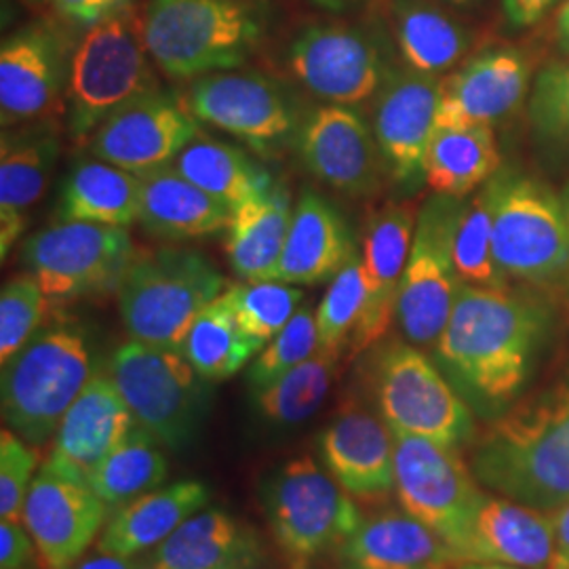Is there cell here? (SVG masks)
<instances>
[{
    "instance_id": "obj_13",
    "label": "cell",
    "mask_w": 569,
    "mask_h": 569,
    "mask_svg": "<svg viewBox=\"0 0 569 569\" xmlns=\"http://www.w3.org/2000/svg\"><path fill=\"white\" fill-rule=\"evenodd\" d=\"M136 258L131 237L119 226L58 222L21 244L20 260L49 300H74L119 289Z\"/></svg>"
},
{
    "instance_id": "obj_45",
    "label": "cell",
    "mask_w": 569,
    "mask_h": 569,
    "mask_svg": "<svg viewBox=\"0 0 569 569\" xmlns=\"http://www.w3.org/2000/svg\"><path fill=\"white\" fill-rule=\"evenodd\" d=\"M47 296L32 274H21L0 293V366L9 363L41 329Z\"/></svg>"
},
{
    "instance_id": "obj_60",
    "label": "cell",
    "mask_w": 569,
    "mask_h": 569,
    "mask_svg": "<svg viewBox=\"0 0 569 569\" xmlns=\"http://www.w3.org/2000/svg\"><path fill=\"white\" fill-rule=\"evenodd\" d=\"M21 569H34V568H21Z\"/></svg>"
},
{
    "instance_id": "obj_3",
    "label": "cell",
    "mask_w": 569,
    "mask_h": 569,
    "mask_svg": "<svg viewBox=\"0 0 569 569\" xmlns=\"http://www.w3.org/2000/svg\"><path fill=\"white\" fill-rule=\"evenodd\" d=\"M264 28V11L249 0H150L142 34L167 77L199 79L241 68Z\"/></svg>"
},
{
    "instance_id": "obj_47",
    "label": "cell",
    "mask_w": 569,
    "mask_h": 569,
    "mask_svg": "<svg viewBox=\"0 0 569 569\" xmlns=\"http://www.w3.org/2000/svg\"><path fill=\"white\" fill-rule=\"evenodd\" d=\"M37 555L39 549L21 521H0V569L32 568Z\"/></svg>"
},
{
    "instance_id": "obj_53",
    "label": "cell",
    "mask_w": 569,
    "mask_h": 569,
    "mask_svg": "<svg viewBox=\"0 0 569 569\" xmlns=\"http://www.w3.org/2000/svg\"><path fill=\"white\" fill-rule=\"evenodd\" d=\"M310 2H315L317 7L326 9L329 13H346V11L366 7L367 2H371V0H310Z\"/></svg>"
},
{
    "instance_id": "obj_28",
    "label": "cell",
    "mask_w": 569,
    "mask_h": 569,
    "mask_svg": "<svg viewBox=\"0 0 569 569\" xmlns=\"http://www.w3.org/2000/svg\"><path fill=\"white\" fill-rule=\"evenodd\" d=\"M363 569H456L465 561L448 542L407 510H378L338 550Z\"/></svg>"
},
{
    "instance_id": "obj_42",
    "label": "cell",
    "mask_w": 569,
    "mask_h": 569,
    "mask_svg": "<svg viewBox=\"0 0 569 569\" xmlns=\"http://www.w3.org/2000/svg\"><path fill=\"white\" fill-rule=\"evenodd\" d=\"M366 302V268L363 258L357 251L331 279L326 298L317 308L319 350H326L336 357L342 355L345 346H350L352 336L361 323Z\"/></svg>"
},
{
    "instance_id": "obj_9",
    "label": "cell",
    "mask_w": 569,
    "mask_h": 569,
    "mask_svg": "<svg viewBox=\"0 0 569 569\" xmlns=\"http://www.w3.org/2000/svg\"><path fill=\"white\" fill-rule=\"evenodd\" d=\"M378 413L392 432L462 448L475 437L472 409L443 369L409 342L385 346L371 373Z\"/></svg>"
},
{
    "instance_id": "obj_17",
    "label": "cell",
    "mask_w": 569,
    "mask_h": 569,
    "mask_svg": "<svg viewBox=\"0 0 569 569\" xmlns=\"http://www.w3.org/2000/svg\"><path fill=\"white\" fill-rule=\"evenodd\" d=\"M199 136V121L183 102L152 91L108 117L91 138V152L96 159L143 176L173 163Z\"/></svg>"
},
{
    "instance_id": "obj_55",
    "label": "cell",
    "mask_w": 569,
    "mask_h": 569,
    "mask_svg": "<svg viewBox=\"0 0 569 569\" xmlns=\"http://www.w3.org/2000/svg\"><path fill=\"white\" fill-rule=\"evenodd\" d=\"M308 569H363V568H359V566H355V563H348V561H345V563H342V566H329V568H312V566H310V568Z\"/></svg>"
},
{
    "instance_id": "obj_24",
    "label": "cell",
    "mask_w": 569,
    "mask_h": 569,
    "mask_svg": "<svg viewBox=\"0 0 569 569\" xmlns=\"http://www.w3.org/2000/svg\"><path fill=\"white\" fill-rule=\"evenodd\" d=\"M413 224L416 218L407 204H387L367 224L363 237L367 302L350 342L352 355L378 345L397 317L399 287L416 230Z\"/></svg>"
},
{
    "instance_id": "obj_50",
    "label": "cell",
    "mask_w": 569,
    "mask_h": 569,
    "mask_svg": "<svg viewBox=\"0 0 569 569\" xmlns=\"http://www.w3.org/2000/svg\"><path fill=\"white\" fill-rule=\"evenodd\" d=\"M68 569H146V561H138V557H121L96 549V552L82 555Z\"/></svg>"
},
{
    "instance_id": "obj_6",
    "label": "cell",
    "mask_w": 569,
    "mask_h": 569,
    "mask_svg": "<svg viewBox=\"0 0 569 569\" xmlns=\"http://www.w3.org/2000/svg\"><path fill=\"white\" fill-rule=\"evenodd\" d=\"M262 509L291 569L342 549L363 521L355 498L312 456L291 458L266 477Z\"/></svg>"
},
{
    "instance_id": "obj_34",
    "label": "cell",
    "mask_w": 569,
    "mask_h": 569,
    "mask_svg": "<svg viewBox=\"0 0 569 569\" xmlns=\"http://www.w3.org/2000/svg\"><path fill=\"white\" fill-rule=\"evenodd\" d=\"M493 127L456 124L435 129L425 159V182L439 197L467 199L498 173Z\"/></svg>"
},
{
    "instance_id": "obj_43",
    "label": "cell",
    "mask_w": 569,
    "mask_h": 569,
    "mask_svg": "<svg viewBox=\"0 0 569 569\" xmlns=\"http://www.w3.org/2000/svg\"><path fill=\"white\" fill-rule=\"evenodd\" d=\"M319 350V329L317 310L310 306L300 308L291 321L258 352L256 361L249 367L247 382L249 388L266 387L279 380L293 367L308 361Z\"/></svg>"
},
{
    "instance_id": "obj_38",
    "label": "cell",
    "mask_w": 569,
    "mask_h": 569,
    "mask_svg": "<svg viewBox=\"0 0 569 569\" xmlns=\"http://www.w3.org/2000/svg\"><path fill=\"white\" fill-rule=\"evenodd\" d=\"M260 350L262 346L237 323L224 296L216 298L197 317L180 348L188 363L207 382H222L237 376Z\"/></svg>"
},
{
    "instance_id": "obj_25",
    "label": "cell",
    "mask_w": 569,
    "mask_h": 569,
    "mask_svg": "<svg viewBox=\"0 0 569 569\" xmlns=\"http://www.w3.org/2000/svg\"><path fill=\"white\" fill-rule=\"evenodd\" d=\"M545 510L483 491L468 531L465 561L552 569L555 526Z\"/></svg>"
},
{
    "instance_id": "obj_40",
    "label": "cell",
    "mask_w": 569,
    "mask_h": 569,
    "mask_svg": "<svg viewBox=\"0 0 569 569\" xmlns=\"http://www.w3.org/2000/svg\"><path fill=\"white\" fill-rule=\"evenodd\" d=\"M493 178L462 204L453 237V264L462 283L507 287V277L493 258Z\"/></svg>"
},
{
    "instance_id": "obj_32",
    "label": "cell",
    "mask_w": 569,
    "mask_h": 569,
    "mask_svg": "<svg viewBox=\"0 0 569 569\" xmlns=\"http://www.w3.org/2000/svg\"><path fill=\"white\" fill-rule=\"evenodd\" d=\"M293 209L283 186H272L232 211L226 253L247 283L274 281Z\"/></svg>"
},
{
    "instance_id": "obj_23",
    "label": "cell",
    "mask_w": 569,
    "mask_h": 569,
    "mask_svg": "<svg viewBox=\"0 0 569 569\" xmlns=\"http://www.w3.org/2000/svg\"><path fill=\"white\" fill-rule=\"evenodd\" d=\"M131 409L108 373H93L79 399L66 411L47 465L89 486L93 470L136 428Z\"/></svg>"
},
{
    "instance_id": "obj_12",
    "label": "cell",
    "mask_w": 569,
    "mask_h": 569,
    "mask_svg": "<svg viewBox=\"0 0 569 569\" xmlns=\"http://www.w3.org/2000/svg\"><path fill=\"white\" fill-rule=\"evenodd\" d=\"M462 204L465 199L435 194L418 213L395 317L409 345L435 346L448 326L462 283L453 264Z\"/></svg>"
},
{
    "instance_id": "obj_29",
    "label": "cell",
    "mask_w": 569,
    "mask_h": 569,
    "mask_svg": "<svg viewBox=\"0 0 569 569\" xmlns=\"http://www.w3.org/2000/svg\"><path fill=\"white\" fill-rule=\"evenodd\" d=\"M209 502L203 481L182 479L152 489L112 512L96 549L121 557L148 555Z\"/></svg>"
},
{
    "instance_id": "obj_44",
    "label": "cell",
    "mask_w": 569,
    "mask_h": 569,
    "mask_svg": "<svg viewBox=\"0 0 569 569\" xmlns=\"http://www.w3.org/2000/svg\"><path fill=\"white\" fill-rule=\"evenodd\" d=\"M529 121L536 138L569 161V61H555L538 72Z\"/></svg>"
},
{
    "instance_id": "obj_52",
    "label": "cell",
    "mask_w": 569,
    "mask_h": 569,
    "mask_svg": "<svg viewBox=\"0 0 569 569\" xmlns=\"http://www.w3.org/2000/svg\"><path fill=\"white\" fill-rule=\"evenodd\" d=\"M557 42L563 53L569 56V0H563L557 13Z\"/></svg>"
},
{
    "instance_id": "obj_21",
    "label": "cell",
    "mask_w": 569,
    "mask_h": 569,
    "mask_svg": "<svg viewBox=\"0 0 569 569\" xmlns=\"http://www.w3.org/2000/svg\"><path fill=\"white\" fill-rule=\"evenodd\" d=\"M319 456L355 500H380L395 491V435L380 413L359 401L340 407L321 430Z\"/></svg>"
},
{
    "instance_id": "obj_1",
    "label": "cell",
    "mask_w": 569,
    "mask_h": 569,
    "mask_svg": "<svg viewBox=\"0 0 569 569\" xmlns=\"http://www.w3.org/2000/svg\"><path fill=\"white\" fill-rule=\"evenodd\" d=\"M549 331V310L509 287L460 283L435 357L449 382L496 420L526 390Z\"/></svg>"
},
{
    "instance_id": "obj_56",
    "label": "cell",
    "mask_w": 569,
    "mask_h": 569,
    "mask_svg": "<svg viewBox=\"0 0 569 569\" xmlns=\"http://www.w3.org/2000/svg\"><path fill=\"white\" fill-rule=\"evenodd\" d=\"M561 201H563V207H566V213H568L569 220V183L563 188V194H561Z\"/></svg>"
},
{
    "instance_id": "obj_49",
    "label": "cell",
    "mask_w": 569,
    "mask_h": 569,
    "mask_svg": "<svg viewBox=\"0 0 569 569\" xmlns=\"http://www.w3.org/2000/svg\"><path fill=\"white\" fill-rule=\"evenodd\" d=\"M559 0H502V11L512 30H528L542 20Z\"/></svg>"
},
{
    "instance_id": "obj_18",
    "label": "cell",
    "mask_w": 569,
    "mask_h": 569,
    "mask_svg": "<svg viewBox=\"0 0 569 569\" xmlns=\"http://www.w3.org/2000/svg\"><path fill=\"white\" fill-rule=\"evenodd\" d=\"M298 146L306 169L329 188L355 199L380 188L387 167L376 133L350 106L327 103L310 112Z\"/></svg>"
},
{
    "instance_id": "obj_31",
    "label": "cell",
    "mask_w": 569,
    "mask_h": 569,
    "mask_svg": "<svg viewBox=\"0 0 569 569\" xmlns=\"http://www.w3.org/2000/svg\"><path fill=\"white\" fill-rule=\"evenodd\" d=\"M258 557L249 529L222 509H203L186 519L148 552L146 569H247Z\"/></svg>"
},
{
    "instance_id": "obj_59",
    "label": "cell",
    "mask_w": 569,
    "mask_h": 569,
    "mask_svg": "<svg viewBox=\"0 0 569 569\" xmlns=\"http://www.w3.org/2000/svg\"><path fill=\"white\" fill-rule=\"evenodd\" d=\"M561 569H569V566H566V568H561Z\"/></svg>"
},
{
    "instance_id": "obj_58",
    "label": "cell",
    "mask_w": 569,
    "mask_h": 569,
    "mask_svg": "<svg viewBox=\"0 0 569 569\" xmlns=\"http://www.w3.org/2000/svg\"><path fill=\"white\" fill-rule=\"evenodd\" d=\"M23 2H42V0H23Z\"/></svg>"
},
{
    "instance_id": "obj_5",
    "label": "cell",
    "mask_w": 569,
    "mask_h": 569,
    "mask_svg": "<svg viewBox=\"0 0 569 569\" xmlns=\"http://www.w3.org/2000/svg\"><path fill=\"white\" fill-rule=\"evenodd\" d=\"M91 348L74 326L44 327L2 366V420L41 448L93 378Z\"/></svg>"
},
{
    "instance_id": "obj_14",
    "label": "cell",
    "mask_w": 569,
    "mask_h": 569,
    "mask_svg": "<svg viewBox=\"0 0 569 569\" xmlns=\"http://www.w3.org/2000/svg\"><path fill=\"white\" fill-rule=\"evenodd\" d=\"M182 102L197 121L218 127L264 152L296 138L305 122L283 84L237 68L199 77L188 87Z\"/></svg>"
},
{
    "instance_id": "obj_54",
    "label": "cell",
    "mask_w": 569,
    "mask_h": 569,
    "mask_svg": "<svg viewBox=\"0 0 569 569\" xmlns=\"http://www.w3.org/2000/svg\"><path fill=\"white\" fill-rule=\"evenodd\" d=\"M456 569H523L515 566H505V563H489V561H465L462 566Z\"/></svg>"
},
{
    "instance_id": "obj_35",
    "label": "cell",
    "mask_w": 569,
    "mask_h": 569,
    "mask_svg": "<svg viewBox=\"0 0 569 569\" xmlns=\"http://www.w3.org/2000/svg\"><path fill=\"white\" fill-rule=\"evenodd\" d=\"M392 26L407 68L439 77L467 56L465 23L428 0H392Z\"/></svg>"
},
{
    "instance_id": "obj_22",
    "label": "cell",
    "mask_w": 569,
    "mask_h": 569,
    "mask_svg": "<svg viewBox=\"0 0 569 569\" xmlns=\"http://www.w3.org/2000/svg\"><path fill=\"white\" fill-rule=\"evenodd\" d=\"M531 66L515 47H496L477 53L441 81L437 110L439 127L488 124L507 119L528 96Z\"/></svg>"
},
{
    "instance_id": "obj_46",
    "label": "cell",
    "mask_w": 569,
    "mask_h": 569,
    "mask_svg": "<svg viewBox=\"0 0 569 569\" xmlns=\"http://www.w3.org/2000/svg\"><path fill=\"white\" fill-rule=\"evenodd\" d=\"M39 453L11 428L0 432V519L21 521L28 489L39 472Z\"/></svg>"
},
{
    "instance_id": "obj_30",
    "label": "cell",
    "mask_w": 569,
    "mask_h": 569,
    "mask_svg": "<svg viewBox=\"0 0 569 569\" xmlns=\"http://www.w3.org/2000/svg\"><path fill=\"white\" fill-rule=\"evenodd\" d=\"M143 228L169 241L203 239L228 230L232 209L199 186L188 182L173 164H164L140 176Z\"/></svg>"
},
{
    "instance_id": "obj_57",
    "label": "cell",
    "mask_w": 569,
    "mask_h": 569,
    "mask_svg": "<svg viewBox=\"0 0 569 569\" xmlns=\"http://www.w3.org/2000/svg\"><path fill=\"white\" fill-rule=\"evenodd\" d=\"M448 2H453V4H467V2H472V0H448Z\"/></svg>"
},
{
    "instance_id": "obj_48",
    "label": "cell",
    "mask_w": 569,
    "mask_h": 569,
    "mask_svg": "<svg viewBox=\"0 0 569 569\" xmlns=\"http://www.w3.org/2000/svg\"><path fill=\"white\" fill-rule=\"evenodd\" d=\"M63 18L81 26H98L127 13L131 0H51Z\"/></svg>"
},
{
    "instance_id": "obj_39",
    "label": "cell",
    "mask_w": 569,
    "mask_h": 569,
    "mask_svg": "<svg viewBox=\"0 0 569 569\" xmlns=\"http://www.w3.org/2000/svg\"><path fill=\"white\" fill-rule=\"evenodd\" d=\"M340 357L317 350L308 361L293 367L279 380L251 390V407L266 425L298 427L326 403L333 387Z\"/></svg>"
},
{
    "instance_id": "obj_26",
    "label": "cell",
    "mask_w": 569,
    "mask_h": 569,
    "mask_svg": "<svg viewBox=\"0 0 569 569\" xmlns=\"http://www.w3.org/2000/svg\"><path fill=\"white\" fill-rule=\"evenodd\" d=\"M357 253L352 232L338 207L306 188L293 207L274 281L319 284L333 279Z\"/></svg>"
},
{
    "instance_id": "obj_33",
    "label": "cell",
    "mask_w": 569,
    "mask_h": 569,
    "mask_svg": "<svg viewBox=\"0 0 569 569\" xmlns=\"http://www.w3.org/2000/svg\"><path fill=\"white\" fill-rule=\"evenodd\" d=\"M140 176L102 159H91L74 164L68 171L56 216L58 222L127 228L140 220Z\"/></svg>"
},
{
    "instance_id": "obj_15",
    "label": "cell",
    "mask_w": 569,
    "mask_h": 569,
    "mask_svg": "<svg viewBox=\"0 0 569 569\" xmlns=\"http://www.w3.org/2000/svg\"><path fill=\"white\" fill-rule=\"evenodd\" d=\"M287 66L306 91L340 106L376 98L392 70L376 39L348 23L305 28L287 51Z\"/></svg>"
},
{
    "instance_id": "obj_41",
    "label": "cell",
    "mask_w": 569,
    "mask_h": 569,
    "mask_svg": "<svg viewBox=\"0 0 569 569\" xmlns=\"http://www.w3.org/2000/svg\"><path fill=\"white\" fill-rule=\"evenodd\" d=\"M222 296L239 327L262 348L291 321L305 298L302 289L279 281H244L228 287Z\"/></svg>"
},
{
    "instance_id": "obj_8",
    "label": "cell",
    "mask_w": 569,
    "mask_h": 569,
    "mask_svg": "<svg viewBox=\"0 0 569 569\" xmlns=\"http://www.w3.org/2000/svg\"><path fill=\"white\" fill-rule=\"evenodd\" d=\"M108 376L136 422L164 449L192 441L209 407V382L180 350L127 340L112 352Z\"/></svg>"
},
{
    "instance_id": "obj_36",
    "label": "cell",
    "mask_w": 569,
    "mask_h": 569,
    "mask_svg": "<svg viewBox=\"0 0 569 569\" xmlns=\"http://www.w3.org/2000/svg\"><path fill=\"white\" fill-rule=\"evenodd\" d=\"M171 164L188 182L199 186L232 211L272 188L270 173L251 161L241 148L209 138L192 140Z\"/></svg>"
},
{
    "instance_id": "obj_37",
    "label": "cell",
    "mask_w": 569,
    "mask_h": 569,
    "mask_svg": "<svg viewBox=\"0 0 569 569\" xmlns=\"http://www.w3.org/2000/svg\"><path fill=\"white\" fill-rule=\"evenodd\" d=\"M169 475L164 448L140 425L112 449L93 470L89 488L108 510H119L143 493L161 488Z\"/></svg>"
},
{
    "instance_id": "obj_20",
    "label": "cell",
    "mask_w": 569,
    "mask_h": 569,
    "mask_svg": "<svg viewBox=\"0 0 569 569\" xmlns=\"http://www.w3.org/2000/svg\"><path fill=\"white\" fill-rule=\"evenodd\" d=\"M70 66L58 34L44 26H26L0 49L2 129L44 121L68 93Z\"/></svg>"
},
{
    "instance_id": "obj_16",
    "label": "cell",
    "mask_w": 569,
    "mask_h": 569,
    "mask_svg": "<svg viewBox=\"0 0 569 569\" xmlns=\"http://www.w3.org/2000/svg\"><path fill=\"white\" fill-rule=\"evenodd\" d=\"M108 507L87 483L42 462L28 489L21 523L47 569H68L87 555L108 521Z\"/></svg>"
},
{
    "instance_id": "obj_19",
    "label": "cell",
    "mask_w": 569,
    "mask_h": 569,
    "mask_svg": "<svg viewBox=\"0 0 569 569\" xmlns=\"http://www.w3.org/2000/svg\"><path fill=\"white\" fill-rule=\"evenodd\" d=\"M439 77L411 68L390 70L373 102V133L390 180L416 186L425 178L428 143L441 100Z\"/></svg>"
},
{
    "instance_id": "obj_11",
    "label": "cell",
    "mask_w": 569,
    "mask_h": 569,
    "mask_svg": "<svg viewBox=\"0 0 569 569\" xmlns=\"http://www.w3.org/2000/svg\"><path fill=\"white\" fill-rule=\"evenodd\" d=\"M395 435V493L401 509L439 533L465 561L468 531L483 489L458 448Z\"/></svg>"
},
{
    "instance_id": "obj_27",
    "label": "cell",
    "mask_w": 569,
    "mask_h": 569,
    "mask_svg": "<svg viewBox=\"0 0 569 569\" xmlns=\"http://www.w3.org/2000/svg\"><path fill=\"white\" fill-rule=\"evenodd\" d=\"M61 146L56 133L42 124L28 129H2L0 146V256L20 241L26 211L41 201L53 178Z\"/></svg>"
},
{
    "instance_id": "obj_4",
    "label": "cell",
    "mask_w": 569,
    "mask_h": 569,
    "mask_svg": "<svg viewBox=\"0 0 569 569\" xmlns=\"http://www.w3.org/2000/svg\"><path fill=\"white\" fill-rule=\"evenodd\" d=\"M117 291L131 340L180 350L197 317L224 293L226 281L203 253L163 247L136 253Z\"/></svg>"
},
{
    "instance_id": "obj_51",
    "label": "cell",
    "mask_w": 569,
    "mask_h": 569,
    "mask_svg": "<svg viewBox=\"0 0 569 569\" xmlns=\"http://www.w3.org/2000/svg\"><path fill=\"white\" fill-rule=\"evenodd\" d=\"M555 526V563L552 569L569 566V502L552 512Z\"/></svg>"
},
{
    "instance_id": "obj_7",
    "label": "cell",
    "mask_w": 569,
    "mask_h": 569,
    "mask_svg": "<svg viewBox=\"0 0 569 569\" xmlns=\"http://www.w3.org/2000/svg\"><path fill=\"white\" fill-rule=\"evenodd\" d=\"M142 30L127 13L87 30L70 60L68 131L74 142L93 138L108 117L159 91Z\"/></svg>"
},
{
    "instance_id": "obj_10",
    "label": "cell",
    "mask_w": 569,
    "mask_h": 569,
    "mask_svg": "<svg viewBox=\"0 0 569 569\" xmlns=\"http://www.w3.org/2000/svg\"><path fill=\"white\" fill-rule=\"evenodd\" d=\"M493 258L500 272L549 284L569 272V220L561 197L521 171L493 176Z\"/></svg>"
},
{
    "instance_id": "obj_2",
    "label": "cell",
    "mask_w": 569,
    "mask_h": 569,
    "mask_svg": "<svg viewBox=\"0 0 569 569\" xmlns=\"http://www.w3.org/2000/svg\"><path fill=\"white\" fill-rule=\"evenodd\" d=\"M479 486L555 512L569 502V366L545 388L519 397L470 453Z\"/></svg>"
}]
</instances>
